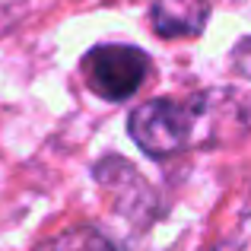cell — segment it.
I'll return each mask as SVG.
<instances>
[{
	"instance_id": "obj_2",
	"label": "cell",
	"mask_w": 251,
	"mask_h": 251,
	"mask_svg": "<svg viewBox=\"0 0 251 251\" xmlns=\"http://www.w3.org/2000/svg\"><path fill=\"white\" fill-rule=\"evenodd\" d=\"M147 70H150L147 54L140 48H127V45H99L83 57L86 83L111 102H124L134 96Z\"/></svg>"
},
{
	"instance_id": "obj_5",
	"label": "cell",
	"mask_w": 251,
	"mask_h": 251,
	"mask_svg": "<svg viewBox=\"0 0 251 251\" xmlns=\"http://www.w3.org/2000/svg\"><path fill=\"white\" fill-rule=\"evenodd\" d=\"M232 67H235V74L251 80V38H242L232 48Z\"/></svg>"
},
{
	"instance_id": "obj_4",
	"label": "cell",
	"mask_w": 251,
	"mask_h": 251,
	"mask_svg": "<svg viewBox=\"0 0 251 251\" xmlns=\"http://www.w3.org/2000/svg\"><path fill=\"white\" fill-rule=\"evenodd\" d=\"M42 251H115L96 229H70V232L57 235L54 242H48Z\"/></svg>"
},
{
	"instance_id": "obj_1",
	"label": "cell",
	"mask_w": 251,
	"mask_h": 251,
	"mask_svg": "<svg viewBox=\"0 0 251 251\" xmlns=\"http://www.w3.org/2000/svg\"><path fill=\"white\" fill-rule=\"evenodd\" d=\"M239 102V96L229 92H203L188 102L175 99H150L130 111L127 130L134 143L153 159H169L191 147L216 143V130H232L220 121L223 111Z\"/></svg>"
},
{
	"instance_id": "obj_3",
	"label": "cell",
	"mask_w": 251,
	"mask_h": 251,
	"mask_svg": "<svg viewBox=\"0 0 251 251\" xmlns=\"http://www.w3.org/2000/svg\"><path fill=\"white\" fill-rule=\"evenodd\" d=\"M150 19H153L156 35L162 38H194L210 19V3L207 0H156Z\"/></svg>"
}]
</instances>
